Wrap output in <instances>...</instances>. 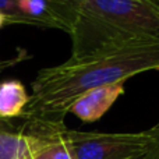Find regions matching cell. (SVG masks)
<instances>
[{
  "label": "cell",
  "mask_w": 159,
  "mask_h": 159,
  "mask_svg": "<svg viewBox=\"0 0 159 159\" xmlns=\"http://www.w3.org/2000/svg\"><path fill=\"white\" fill-rule=\"evenodd\" d=\"M144 159H159V140L157 141V144L152 147L151 151L147 154V157Z\"/></svg>",
  "instance_id": "cell-10"
},
{
  "label": "cell",
  "mask_w": 159,
  "mask_h": 159,
  "mask_svg": "<svg viewBox=\"0 0 159 159\" xmlns=\"http://www.w3.org/2000/svg\"><path fill=\"white\" fill-rule=\"evenodd\" d=\"M8 24V20H7V17L4 16V14L0 11V28H3L4 25H7Z\"/></svg>",
  "instance_id": "cell-12"
},
{
  "label": "cell",
  "mask_w": 159,
  "mask_h": 159,
  "mask_svg": "<svg viewBox=\"0 0 159 159\" xmlns=\"http://www.w3.org/2000/svg\"><path fill=\"white\" fill-rule=\"evenodd\" d=\"M154 127H155V129H157V130H159V121H158V123H157V124H155V126H154Z\"/></svg>",
  "instance_id": "cell-13"
},
{
  "label": "cell",
  "mask_w": 159,
  "mask_h": 159,
  "mask_svg": "<svg viewBox=\"0 0 159 159\" xmlns=\"http://www.w3.org/2000/svg\"><path fill=\"white\" fill-rule=\"evenodd\" d=\"M30 95L24 84L18 80H6L0 82V117L11 119L22 116L28 105Z\"/></svg>",
  "instance_id": "cell-6"
},
{
  "label": "cell",
  "mask_w": 159,
  "mask_h": 159,
  "mask_svg": "<svg viewBox=\"0 0 159 159\" xmlns=\"http://www.w3.org/2000/svg\"><path fill=\"white\" fill-rule=\"evenodd\" d=\"M77 159H144L159 140L155 127L137 133L67 130Z\"/></svg>",
  "instance_id": "cell-3"
},
{
  "label": "cell",
  "mask_w": 159,
  "mask_h": 159,
  "mask_svg": "<svg viewBox=\"0 0 159 159\" xmlns=\"http://www.w3.org/2000/svg\"><path fill=\"white\" fill-rule=\"evenodd\" d=\"M0 131H13V124L7 119L0 117Z\"/></svg>",
  "instance_id": "cell-11"
},
{
  "label": "cell",
  "mask_w": 159,
  "mask_h": 159,
  "mask_svg": "<svg viewBox=\"0 0 159 159\" xmlns=\"http://www.w3.org/2000/svg\"><path fill=\"white\" fill-rule=\"evenodd\" d=\"M64 123L27 121L22 127L31 137V151L25 159H77Z\"/></svg>",
  "instance_id": "cell-4"
},
{
  "label": "cell",
  "mask_w": 159,
  "mask_h": 159,
  "mask_svg": "<svg viewBox=\"0 0 159 159\" xmlns=\"http://www.w3.org/2000/svg\"><path fill=\"white\" fill-rule=\"evenodd\" d=\"M31 151V137L25 131H0V159H25Z\"/></svg>",
  "instance_id": "cell-7"
},
{
  "label": "cell",
  "mask_w": 159,
  "mask_h": 159,
  "mask_svg": "<svg viewBox=\"0 0 159 159\" xmlns=\"http://www.w3.org/2000/svg\"><path fill=\"white\" fill-rule=\"evenodd\" d=\"M70 59L159 41V3L154 0H87L69 34Z\"/></svg>",
  "instance_id": "cell-2"
},
{
  "label": "cell",
  "mask_w": 159,
  "mask_h": 159,
  "mask_svg": "<svg viewBox=\"0 0 159 159\" xmlns=\"http://www.w3.org/2000/svg\"><path fill=\"white\" fill-rule=\"evenodd\" d=\"M0 11L7 17L8 24L32 25V21L21 11L18 0H0Z\"/></svg>",
  "instance_id": "cell-9"
},
{
  "label": "cell",
  "mask_w": 159,
  "mask_h": 159,
  "mask_svg": "<svg viewBox=\"0 0 159 159\" xmlns=\"http://www.w3.org/2000/svg\"><path fill=\"white\" fill-rule=\"evenodd\" d=\"M123 93L124 82L93 88L73 102L69 113L77 116L84 123L98 121Z\"/></svg>",
  "instance_id": "cell-5"
},
{
  "label": "cell",
  "mask_w": 159,
  "mask_h": 159,
  "mask_svg": "<svg viewBox=\"0 0 159 159\" xmlns=\"http://www.w3.org/2000/svg\"><path fill=\"white\" fill-rule=\"evenodd\" d=\"M52 2L56 6L59 14L63 18V21L69 27V34H70L71 32L73 24H74L75 16H77V11L87 0H52Z\"/></svg>",
  "instance_id": "cell-8"
},
{
  "label": "cell",
  "mask_w": 159,
  "mask_h": 159,
  "mask_svg": "<svg viewBox=\"0 0 159 159\" xmlns=\"http://www.w3.org/2000/svg\"><path fill=\"white\" fill-rule=\"evenodd\" d=\"M158 3H159V0H158Z\"/></svg>",
  "instance_id": "cell-14"
},
{
  "label": "cell",
  "mask_w": 159,
  "mask_h": 159,
  "mask_svg": "<svg viewBox=\"0 0 159 159\" xmlns=\"http://www.w3.org/2000/svg\"><path fill=\"white\" fill-rule=\"evenodd\" d=\"M159 70V41L109 50L39 70L22 116L27 121L64 123L70 106L84 92L126 82L141 73Z\"/></svg>",
  "instance_id": "cell-1"
}]
</instances>
